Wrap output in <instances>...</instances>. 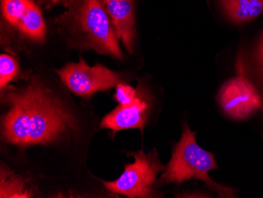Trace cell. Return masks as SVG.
I'll list each match as a JSON object with an SVG mask.
<instances>
[{
    "label": "cell",
    "mask_w": 263,
    "mask_h": 198,
    "mask_svg": "<svg viewBox=\"0 0 263 198\" xmlns=\"http://www.w3.org/2000/svg\"><path fill=\"white\" fill-rule=\"evenodd\" d=\"M137 96V90L126 84L121 82L116 86L115 97L117 101L119 102L122 105L131 103L135 100Z\"/></svg>",
    "instance_id": "obj_13"
},
{
    "label": "cell",
    "mask_w": 263,
    "mask_h": 198,
    "mask_svg": "<svg viewBox=\"0 0 263 198\" xmlns=\"http://www.w3.org/2000/svg\"><path fill=\"white\" fill-rule=\"evenodd\" d=\"M229 17L236 23L254 20L263 13V0H222Z\"/></svg>",
    "instance_id": "obj_10"
},
{
    "label": "cell",
    "mask_w": 263,
    "mask_h": 198,
    "mask_svg": "<svg viewBox=\"0 0 263 198\" xmlns=\"http://www.w3.org/2000/svg\"><path fill=\"white\" fill-rule=\"evenodd\" d=\"M148 106L142 97H136L129 104L118 106L103 119L102 128H107L113 131V134L122 130L139 128L143 132V128L147 122Z\"/></svg>",
    "instance_id": "obj_9"
},
{
    "label": "cell",
    "mask_w": 263,
    "mask_h": 198,
    "mask_svg": "<svg viewBox=\"0 0 263 198\" xmlns=\"http://www.w3.org/2000/svg\"><path fill=\"white\" fill-rule=\"evenodd\" d=\"M219 100L223 110L233 119H247L262 109L258 92L241 74L224 84L220 92Z\"/></svg>",
    "instance_id": "obj_7"
},
{
    "label": "cell",
    "mask_w": 263,
    "mask_h": 198,
    "mask_svg": "<svg viewBox=\"0 0 263 198\" xmlns=\"http://www.w3.org/2000/svg\"><path fill=\"white\" fill-rule=\"evenodd\" d=\"M3 29L33 43L45 41V21L41 7L34 0H1Z\"/></svg>",
    "instance_id": "obj_5"
},
{
    "label": "cell",
    "mask_w": 263,
    "mask_h": 198,
    "mask_svg": "<svg viewBox=\"0 0 263 198\" xmlns=\"http://www.w3.org/2000/svg\"><path fill=\"white\" fill-rule=\"evenodd\" d=\"M218 168L214 155L198 146L196 132L191 131L185 124L181 141L176 146L172 159L161 177L160 183L179 185L186 180L196 178L204 182L220 197H233V189L221 186L210 178V171Z\"/></svg>",
    "instance_id": "obj_3"
},
{
    "label": "cell",
    "mask_w": 263,
    "mask_h": 198,
    "mask_svg": "<svg viewBox=\"0 0 263 198\" xmlns=\"http://www.w3.org/2000/svg\"><path fill=\"white\" fill-rule=\"evenodd\" d=\"M260 60H261V64L263 66V41L261 45V48H260Z\"/></svg>",
    "instance_id": "obj_15"
},
{
    "label": "cell",
    "mask_w": 263,
    "mask_h": 198,
    "mask_svg": "<svg viewBox=\"0 0 263 198\" xmlns=\"http://www.w3.org/2000/svg\"><path fill=\"white\" fill-rule=\"evenodd\" d=\"M54 22L74 48L123 60L119 40L103 0H74Z\"/></svg>",
    "instance_id": "obj_2"
},
{
    "label": "cell",
    "mask_w": 263,
    "mask_h": 198,
    "mask_svg": "<svg viewBox=\"0 0 263 198\" xmlns=\"http://www.w3.org/2000/svg\"><path fill=\"white\" fill-rule=\"evenodd\" d=\"M8 88L4 96L10 110L3 120L7 142L19 146L47 144L74 129V117L39 78L33 77L24 88Z\"/></svg>",
    "instance_id": "obj_1"
},
{
    "label": "cell",
    "mask_w": 263,
    "mask_h": 198,
    "mask_svg": "<svg viewBox=\"0 0 263 198\" xmlns=\"http://www.w3.org/2000/svg\"><path fill=\"white\" fill-rule=\"evenodd\" d=\"M57 75L70 91L85 97L117 86L122 80L120 74L103 65L88 66L82 58L78 63H68L57 70Z\"/></svg>",
    "instance_id": "obj_6"
},
{
    "label": "cell",
    "mask_w": 263,
    "mask_h": 198,
    "mask_svg": "<svg viewBox=\"0 0 263 198\" xmlns=\"http://www.w3.org/2000/svg\"><path fill=\"white\" fill-rule=\"evenodd\" d=\"M32 196L22 178L7 171H1V197H29Z\"/></svg>",
    "instance_id": "obj_11"
},
{
    "label": "cell",
    "mask_w": 263,
    "mask_h": 198,
    "mask_svg": "<svg viewBox=\"0 0 263 198\" xmlns=\"http://www.w3.org/2000/svg\"><path fill=\"white\" fill-rule=\"evenodd\" d=\"M20 66L14 57L7 54L0 56V88L1 90L8 86L10 81L18 77Z\"/></svg>",
    "instance_id": "obj_12"
},
{
    "label": "cell",
    "mask_w": 263,
    "mask_h": 198,
    "mask_svg": "<svg viewBox=\"0 0 263 198\" xmlns=\"http://www.w3.org/2000/svg\"><path fill=\"white\" fill-rule=\"evenodd\" d=\"M118 40L127 51L134 52L136 38L134 0H103Z\"/></svg>",
    "instance_id": "obj_8"
},
{
    "label": "cell",
    "mask_w": 263,
    "mask_h": 198,
    "mask_svg": "<svg viewBox=\"0 0 263 198\" xmlns=\"http://www.w3.org/2000/svg\"><path fill=\"white\" fill-rule=\"evenodd\" d=\"M135 158L134 164L126 165L125 171L118 179L106 182L104 186L110 191L128 197H147L150 196L157 174L165 167L159 162L156 151L151 153H133Z\"/></svg>",
    "instance_id": "obj_4"
},
{
    "label": "cell",
    "mask_w": 263,
    "mask_h": 198,
    "mask_svg": "<svg viewBox=\"0 0 263 198\" xmlns=\"http://www.w3.org/2000/svg\"><path fill=\"white\" fill-rule=\"evenodd\" d=\"M37 5L44 8L51 9L56 6H63L67 9L71 4H73L74 0H34Z\"/></svg>",
    "instance_id": "obj_14"
}]
</instances>
